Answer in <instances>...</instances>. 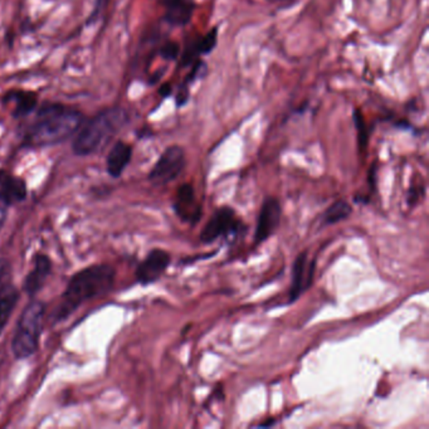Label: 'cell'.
<instances>
[{
    "instance_id": "5b68a950",
    "label": "cell",
    "mask_w": 429,
    "mask_h": 429,
    "mask_svg": "<svg viewBox=\"0 0 429 429\" xmlns=\"http://www.w3.org/2000/svg\"><path fill=\"white\" fill-rule=\"evenodd\" d=\"M243 228V223L241 222L232 208H219L215 210L214 214L210 217V219L200 232V242L209 245L218 241L219 238L237 234Z\"/></svg>"
},
{
    "instance_id": "8fae6325",
    "label": "cell",
    "mask_w": 429,
    "mask_h": 429,
    "mask_svg": "<svg viewBox=\"0 0 429 429\" xmlns=\"http://www.w3.org/2000/svg\"><path fill=\"white\" fill-rule=\"evenodd\" d=\"M306 267H307V252H302L297 256L294 267H292V282H291V289H289V302L296 301L297 298L301 296L305 291L311 286L314 266L311 267L309 272H306Z\"/></svg>"
},
{
    "instance_id": "30bf717a",
    "label": "cell",
    "mask_w": 429,
    "mask_h": 429,
    "mask_svg": "<svg viewBox=\"0 0 429 429\" xmlns=\"http://www.w3.org/2000/svg\"><path fill=\"white\" fill-rule=\"evenodd\" d=\"M174 210L179 215V218L184 222L190 223V224L199 222L200 217H201V208L197 201L192 185H180L175 195Z\"/></svg>"
},
{
    "instance_id": "52a82bcc",
    "label": "cell",
    "mask_w": 429,
    "mask_h": 429,
    "mask_svg": "<svg viewBox=\"0 0 429 429\" xmlns=\"http://www.w3.org/2000/svg\"><path fill=\"white\" fill-rule=\"evenodd\" d=\"M282 208L276 198H266L259 210L254 230V242L259 245L267 241L278 228L281 222Z\"/></svg>"
},
{
    "instance_id": "9a60e30c",
    "label": "cell",
    "mask_w": 429,
    "mask_h": 429,
    "mask_svg": "<svg viewBox=\"0 0 429 429\" xmlns=\"http://www.w3.org/2000/svg\"><path fill=\"white\" fill-rule=\"evenodd\" d=\"M164 7L166 8V13L164 18L171 25L182 27L190 22L192 12H194V4L192 0H178V1L165 4Z\"/></svg>"
},
{
    "instance_id": "5bb4252c",
    "label": "cell",
    "mask_w": 429,
    "mask_h": 429,
    "mask_svg": "<svg viewBox=\"0 0 429 429\" xmlns=\"http://www.w3.org/2000/svg\"><path fill=\"white\" fill-rule=\"evenodd\" d=\"M27 197L25 182L16 177H10L0 173V200L6 203L8 207L16 203H21Z\"/></svg>"
},
{
    "instance_id": "603a6c76",
    "label": "cell",
    "mask_w": 429,
    "mask_h": 429,
    "mask_svg": "<svg viewBox=\"0 0 429 429\" xmlns=\"http://www.w3.org/2000/svg\"><path fill=\"white\" fill-rule=\"evenodd\" d=\"M106 4H107V0H96V6H95V9H94L92 14L89 16V21H87V24L95 23V21L98 18V15L102 12V9H104Z\"/></svg>"
},
{
    "instance_id": "ac0fdd59",
    "label": "cell",
    "mask_w": 429,
    "mask_h": 429,
    "mask_svg": "<svg viewBox=\"0 0 429 429\" xmlns=\"http://www.w3.org/2000/svg\"><path fill=\"white\" fill-rule=\"evenodd\" d=\"M354 121H355L356 130H358V140H359V145L360 148H364L368 144V130H366V126L364 122L363 115L359 110H355L354 112Z\"/></svg>"
},
{
    "instance_id": "d6986e66",
    "label": "cell",
    "mask_w": 429,
    "mask_h": 429,
    "mask_svg": "<svg viewBox=\"0 0 429 429\" xmlns=\"http://www.w3.org/2000/svg\"><path fill=\"white\" fill-rule=\"evenodd\" d=\"M199 54V41H192L185 48L183 57H182V66L186 67L192 65Z\"/></svg>"
},
{
    "instance_id": "3957f363",
    "label": "cell",
    "mask_w": 429,
    "mask_h": 429,
    "mask_svg": "<svg viewBox=\"0 0 429 429\" xmlns=\"http://www.w3.org/2000/svg\"><path fill=\"white\" fill-rule=\"evenodd\" d=\"M129 122L127 112L113 106L85 120L74 133L72 150L74 155L89 156L104 148L112 138Z\"/></svg>"
},
{
    "instance_id": "8992f818",
    "label": "cell",
    "mask_w": 429,
    "mask_h": 429,
    "mask_svg": "<svg viewBox=\"0 0 429 429\" xmlns=\"http://www.w3.org/2000/svg\"><path fill=\"white\" fill-rule=\"evenodd\" d=\"M185 163L184 150L177 145L169 146L150 171L148 180L156 186L169 184L183 173Z\"/></svg>"
},
{
    "instance_id": "ba28073f",
    "label": "cell",
    "mask_w": 429,
    "mask_h": 429,
    "mask_svg": "<svg viewBox=\"0 0 429 429\" xmlns=\"http://www.w3.org/2000/svg\"><path fill=\"white\" fill-rule=\"evenodd\" d=\"M170 254L164 250H153L136 270V278L141 285L157 281L170 265Z\"/></svg>"
},
{
    "instance_id": "7c38bea8",
    "label": "cell",
    "mask_w": 429,
    "mask_h": 429,
    "mask_svg": "<svg viewBox=\"0 0 429 429\" xmlns=\"http://www.w3.org/2000/svg\"><path fill=\"white\" fill-rule=\"evenodd\" d=\"M52 272V262L45 254H38L34 259V266L30 271L25 281H24V291L30 297L37 295L43 287L48 276Z\"/></svg>"
},
{
    "instance_id": "e0dca14e",
    "label": "cell",
    "mask_w": 429,
    "mask_h": 429,
    "mask_svg": "<svg viewBox=\"0 0 429 429\" xmlns=\"http://www.w3.org/2000/svg\"><path fill=\"white\" fill-rule=\"evenodd\" d=\"M353 212V208L346 200H336L330 207L326 209L324 214V222L326 224H335L348 219Z\"/></svg>"
},
{
    "instance_id": "d4e9b609",
    "label": "cell",
    "mask_w": 429,
    "mask_h": 429,
    "mask_svg": "<svg viewBox=\"0 0 429 429\" xmlns=\"http://www.w3.org/2000/svg\"><path fill=\"white\" fill-rule=\"evenodd\" d=\"M8 214V206L6 203H3L1 200H0V230L3 228V226H4V223H6V219H7Z\"/></svg>"
},
{
    "instance_id": "7402d4cb",
    "label": "cell",
    "mask_w": 429,
    "mask_h": 429,
    "mask_svg": "<svg viewBox=\"0 0 429 429\" xmlns=\"http://www.w3.org/2000/svg\"><path fill=\"white\" fill-rule=\"evenodd\" d=\"M12 277V270L7 261L0 259V294L9 287Z\"/></svg>"
},
{
    "instance_id": "ffe728a7",
    "label": "cell",
    "mask_w": 429,
    "mask_h": 429,
    "mask_svg": "<svg viewBox=\"0 0 429 429\" xmlns=\"http://www.w3.org/2000/svg\"><path fill=\"white\" fill-rule=\"evenodd\" d=\"M217 37H218V32H217V28H213L206 37L199 39L200 53L208 54V53L212 52L217 45Z\"/></svg>"
},
{
    "instance_id": "277c9868",
    "label": "cell",
    "mask_w": 429,
    "mask_h": 429,
    "mask_svg": "<svg viewBox=\"0 0 429 429\" xmlns=\"http://www.w3.org/2000/svg\"><path fill=\"white\" fill-rule=\"evenodd\" d=\"M45 312V305L37 300L30 301L25 306L12 341V350L15 358L27 359L37 351Z\"/></svg>"
},
{
    "instance_id": "9c48e42d",
    "label": "cell",
    "mask_w": 429,
    "mask_h": 429,
    "mask_svg": "<svg viewBox=\"0 0 429 429\" xmlns=\"http://www.w3.org/2000/svg\"><path fill=\"white\" fill-rule=\"evenodd\" d=\"M3 104L10 107V113L14 119L28 118L37 110L38 95L27 89H12L3 97Z\"/></svg>"
},
{
    "instance_id": "cb8c5ba5",
    "label": "cell",
    "mask_w": 429,
    "mask_h": 429,
    "mask_svg": "<svg viewBox=\"0 0 429 429\" xmlns=\"http://www.w3.org/2000/svg\"><path fill=\"white\" fill-rule=\"evenodd\" d=\"M188 98H189V92H188V89H186V85H184L180 89V92H178V96H177V104H178L179 107L186 104Z\"/></svg>"
},
{
    "instance_id": "484cf974",
    "label": "cell",
    "mask_w": 429,
    "mask_h": 429,
    "mask_svg": "<svg viewBox=\"0 0 429 429\" xmlns=\"http://www.w3.org/2000/svg\"><path fill=\"white\" fill-rule=\"evenodd\" d=\"M159 92H160V95L163 97L169 96L171 94V86L169 83H165L163 85L160 89H159Z\"/></svg>"
},
{
    "instance_id": "2e32d148",
    "label": "cell",
    "mask_w": 429,
    "mask_h": 429,
    "mask_svg": "<svg viewBox=\"0 0 429 429\" xmlns=\"http://www.w3.org/2000/svg\"><path fill=\"white\" fill-rule=\"evenodd\" d=\"M18 300H19V292L13 287H8L1 292L0 295V335L4 331Z\"/></svg>"
},
{
    "instance_id": "44dd1931",
    "label": "cell",
    "mask_w": 429,
    "mask_h": 429,
    "mask_svg": "<svg viewBox=\"0 0 429 429\" xmlns=\"http://www.w3.org/2000/svg\"><path fill=\"white\" fill-rule=\"evenodd\" d=\"M179 52H180V47L177 42L169 41L160 48V56L165 60H174L178 58Z\"/></svg>"
},
{
    "instance_id": "7a4b0ae2",
    "label": "cell",
    "mask_w": 429,
    "mask_h": 429,
    "mask_svg": "<svg viewBox=\"0 0 429 429\" xmlns=\"http://www.w3.org/2000/svg\"><path fill=\"white\" fill-rule=\"evenodd\" d=\"M115 270L109 265L87 267L74 274L67 285L54 318L62 321L74 314L81 305L107 294L113 286Z\"/></svg>"
},
{
    "instance_id": "4fadbf2b",
    "label": "cell",
    "mask_w": 429,
    "mask_h": 429,
    "mask_svg": "<svg viewBox=\"0 0 429 429\" xmlns=\"http://www.w3.org/2000/svg\"><path fill=\"white\" fill-rule=\"evenodd\" d=\"M133 156V148L125 141H116L113 144L106 160L107 173L112 178L118 179L125 171L126 166L131 162Z\"/></svg>"
},
{
    "instance_id": "6da1fadb",
    "label": "cell",
    "mask_w": 429,
    "mask_h": 429,
    "mask_svg": "<svg viewBox=\"0 0 429 429\" xmlns=\"http://www.w3.org/2000/svg\"><path fill=\"white\" fill-rule=\"evenodd\" d=\"M33 113L34 118L23 130L22 144L25 148L58 145L74 136L85 121L81 111L56 102H45Z\"/></svg>"
}]
</instances>
